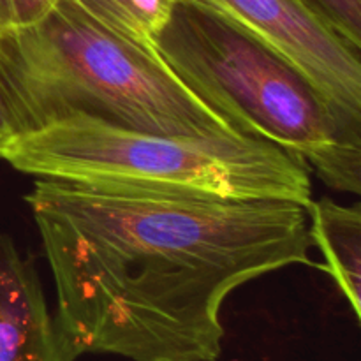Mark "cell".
Masks as SVG:
<instances>
[{"mask_svg": "<svg viewBox=\"0 0 361 361\" xmlns=\"http://www.w3.org/2000/svg\"><path fill=\"white\" fill-rule=\"evenodd\" d=\"M4 161L46 180L305 207L312 201L309 168L268 141L166 136L85 115L18 134Z\"/></svg>", "mask_w": 361, "mask_h": 361, "instance_id": "obj_4", "label": "cell"}, {"mask_svg": "<svg viewBox=\"0 0 361 361\" xmlns=\"http://www.w3.org/2000/svg\"><path fill=\"white\" fill-rule=\"evenodd\" d=\"M348 44L361 51V0H302Z\"/></svg>", "mask_w": 361, "mask_h": 361, "instance_id": "obj_9", "label": "cell"}, {"mask_svg": "<svg viewBox=\"0 0 361 361\" xmlns=\"http://www.w3.org/2000/svg\"><path fill=\"white\" fill-rule=\"evenodd\" d=\"M295 63L324 97L361 120V56L302 0H197Z\"/></svg>", "mask_w": 361, "mask_h": 361, "instance_id": "obj_5", "label": "cell"}, {"mask_svg": "<svg viewBox=\"0 0 361 361\" xmlns=\"http://www.w3.org/2000/svg\"><path fill=\"white\" fill-rule=\"evenodd\" d=\"M60 0H0V37L39 23Z\"/></svg>", "mask_w": 361, "mask_h": 361, "instance_id": "obj_10", "label": "cell"}, {"mask_svg": "<svg viewBox=\"0 0 361 361\" xmlns=\"http://www.w3.org/2000/svg\"><path fill=\"white\" fill-rule=\"evenodd\" d=\"M309 228L312 245L319 247L324 267L337 282L361 319V210L358 204L344 207L330 197L310 201Z\"/></svg>", "mask_w": 361, "mask_h": 361, "instance_id": "obj_7", "label": "cell"}, {"mask_svg": "<svg viewBox=\"0 0 361 361\" xmlns=\"http://www.w3.org/2000/svg\"><path fill=\"white\" fill-rule=\"evenodd\" d=\"M34 263L0 233V361H74Z\"/></svg>", "mask_w": 361, "mask_h": 361, "instance_id": "obj_6", "label": "cell"}, {"mask_svg": "<svg viewBox=\"0 0 361 361\" xmlns=\"http://www.w3.org/2000/svg\"><path fill=\"white\" fill-rule=\"evenodd\" d=\"M0 90L14 136L85 115L166 136L245 137L185 87L157 53L60 0L39 23L0 37Z\"/></svg>", "mask_w": 361, "mask_h": 361, "instance_id": "obj_2", "label": "cell"}, {"mask_svg": "<svg viewBox=\"0 0 361 361\" xmlns=\"http://www.w3.org/2000/svg\"><path fill=\"white\" fill-rule=\"evenodd\" d=\"M85 14L111 34L154 51L178 0H73Z\"/></svg>", "mask_w": 361, "mask_h": 361, "instance_id": "obj_8", "label": "cell"}, {"mask_svg": "<svg viewBox=\"0 0 361 361\" xmlns=\"http://www.w3.org/2000/svg\"><path fill=\"white\" fill-rule=\"evenodd\" d=\"M154 51L242 136L282 148L330 189L361 192V120L259 37L197 0H178Z\"/></svg>", "mask_w": 361, "mask_h": 361, "instance_id": "obj_3", "label": "cell"}, {"mask_svg": "<svg viewBox=\"0 0 361 361\" xmlns=\"http://www.w3.org/2000/svg\"><path fill=\"white\" fill-rule=\"evenodd\" d=\"M14 137V129L11 126L9 113H7L6 102H4L2 90H0V159L4 161V155H6L7 147L13 141Z\"/></svg>", "mask_w": 361, "mask_h": 361, "instance_id": "obj_11", "label": "cell"}, {"mask_svg": "<svg viewBox=\"0 0 361 361\" xmlns=\"http://www.w3.org/2000/svg\"><path fill=\"white\" fill-rule=\"evenodd\" d=\"M73 355L217 361L240 286L310 259L309 207L39 178L25 196Z\"/></svg>", "mask_w": 361, "mask_h": 361, "instance_id": "obj_1", "label": "cell"}]
</instances>
